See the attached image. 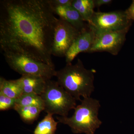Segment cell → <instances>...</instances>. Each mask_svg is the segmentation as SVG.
I'll return each instance as SVG.
<instances>
[{"label": "cell", "mask_w": 134, "mask_h": 134, "mask_svg": "<svg viewBox=\"0 0 134 134\" xmlns=\"http://www.w3.org/2000/svg\"><path fill=\"white\" fill-rule=\"evenodd\" d=\"M58 18L49 0L0 1V47L54 67L52 50Z\"/></svg>", "instance_id": "1"}, {"label": "cell", "mask_w": 134, "mask_h": 134, "mask_svg": "<svg viewBox=\"0 0 134 134\" xmlns=\"http://www.w3.org/2000/svg\"><path fill=\"white\" fill-rule=\"evenodd\" d=\"M55 76L60 86L76 100L81 101V97H90L94 91L93 73L85 68L80 59L74 65L66 64L63 68L56 71Z\"/></svg>", "instance_id": "2"}, {"label": "cell", "mask_w": 134, "mask_h": 134, "mask_svg": "<svg viewBox=\"0 0 134 134\" xmlns=\"http://www.w3.org/2000/svg\"><path fill=\"white\" fill-rule=\"evenodd\" d=\"M70 117H57L58 122L68 125L75 134H95L102 122L98 119L99 101L91 97L83 98Z\"/></svg>", "instance_id": "3"}, {"label": "cell", "mask_w": 134, "mask_h": 134, "mask_svg": "<svg viewBox=\"0 0 134 134\" xmlns=\"http://www.w3.org/2000/svg\"><path fill=\"white\" fill-rule=\"evenodd\" d=\"M44 111L47 113L67 117L70 110L76 107V100L67 92L57 81L47 79L44 90L41 94Z\"/></svg>", "instance_id": "4"}, {"label": "cell", "mask_w": 134, "mask_h": 134, "mask_svg": "<svg viewBox=\"0 0 134 134\" xmlns=\"http://www.w3.org/2000/svg\"><path fill=\"white\" fill-rule=\"evenodd\" d=\"M3 55L9 67L22 76H36L47 79L56 76L54 67L30 56L9 51L3 52Z\"/></svg>", "instance_id": "5"}, {"label": "cell", "mask_w": 134, "mask_h": 134, "mask_svg": "<svg viewBox=\"0 0 134 134\" xmlns=\"http://www.w3.org/2000/svg\"><path fill=\"white\" fill-rule=\"evenodd\" d=\"M132 22L125 11L95 12L91 21L88 24L96 35L105 32L129 30Z\"/></svg>", "instance_id": "6"}, {"label": "cell", "mask_w": 134, "mask_h": 134, "mask_svg": "<svg viewBox=\"0 0 134 134\" xmlns=\"http://www.w3.org/2000/svg\"><path fill=\"white\" fill-rule=\"evenodd\" d=\"M81 31L59 18L54 28L52 55L65 57L68 50Z\"/></svg>", "instance_id": "7"}, {"label": "cell", "mask_w": 134, "mask_h": 134, "mask_svg": "<svg viewBox=\"0 0 134 134\" xmlns=\"http://www.w3.org/2000/svg\"><path fill=\"white\" fill-rule=\"evenodd\" d=\"M129 29L105 32L96 35L92 46L88 53L106 52L113 55L119 52L126 40Z\"/></svg>", "instance_id": "8"}, {"label": "cell", "mask_w": 134, "mask_h": 134, "mask_svg": "<svg viewBox=\"0 0 134 134\" xmlns=\"http://www.w3.org/2000/svg\"><path fill=\"white\" fill-rule=\"evenodd\" d=\"M96 34L88 24L80 32L75 40L65 55L67 64L72 63L79 54L88 53L95 40Z\"/></svg>", "instance_id": "9"}, {"label": "cell", "mask_w": 134, "mask_h": 134, "mask_svg": "<svg viewBox=\"0 0 134 134\" xmlns=\"http://www.w3.org/2000/svg\"><path fill=\"white\" fill-rule=\"evenodd\" d=\"M51 7L54 15H58L59 18L69 23L79 31H81L88 25L72 5Z\"/></svg>", "instance_id": "10"}, {"label": "cell", "mask_w": 134, "mask_h": 134, "mask_svg": "<svg viewBox=\"0 0 134 134\" xmlns=\"http://www.w3.org/2000/svg\"><path fill=\"white\" fill-rule=\"evenodd\" d=\"M47 79L41 76L25 75L14 81L21 88L23 93L41 96L44 90Z\"/></svg>", "instance_id": "11"}, {"label": "cell", "mask_w": 134, "mask_h": 134, "mask_svg": "<svg viewBox=\"0 0 134 134\" xmlns=\"http://www.w3.org/2000/svg\"><path fill=\"white\" fill-rule=\"evenodd\" d=\"M72 5L79 12L84 21H91L94 14V5L93 0H73Z\"/></svg>", "instance_id": "12"}, {"label": "cell", "mask_w": 134, "mask_h": 134, "mask_svg": "<svg viewBox=\"0 0 134 134\" xmlns=\"http://www.w3.org/2000/svg\"><path fill=\"white\" fill-rule=\"evenodd\" d=\"M0 93L10 98L16 99L23 93L21 88L14 80H7L1 77Z\"/></svg>", "instance_id": "13"}, {"label": "cell", "mask_w": 134, "mask_h": 134, "mask_svg": "<svg viewBox=\"0 0 134 134\" xmlns=\"http://www.w3.org/2000/svg\"><path fill=\"white\" fill-rule=\"evenodd\" d=\"M52 114L47 113L44 119L38 122L34 134H54L58 121H55Z\"/></svg>", "instance_id": "14"}, {"label": "cell", "mask_w": 134, "mask_h": 134, "mask_svg": "<svg viewBox=\"0 0 134 134\" xmlns=\"http://www.w3.org/2000/svg\"><path fill=\"white\" fill-rule=\"evenodd\" d=\"M35 106L44 110V101L41 96L34 93H23L16 100L14 107Z\"/></svg>", "instance_id": "15"}, {"label": "cell", "mask_w": 134, "mask_h": 134, "mask_svg": "<svg viewBox=\"0 0 134 134\" xmlns=\"http://www.w3.org/2000/svg\"><path fill=\"white\" fill-rule=\"evenodd\" d=\"M13 109L19 114L22 119L26 121H32L37 119L43 109L35 106L14 107Z\"/></svg>", "instance_id": "16"}, {"label": "cell", "mask_w": 134, "mask_h": 134, "mask_svg": "<svg viewBox=\"0 0 134 134\" xmlns=\"http://www.w3.org/2000/svg\"><path fill=\"white\" fill-rule=\"evenodd\" d=\"M15 99L10 98L0 93V110L5 111L13 109L15 104Z\"/></svg>", "instance_id": "17"}, {"label": "cell", "mask_w": 134, "mask_h": 134, "mask_svg": "<svg viewBox=\"0 0 134 134\" xmlns=\"http://www.w3.org/2000/svg\"><path fill=\"white\" fill-rule=\"evenodd\" d=\"M51 6H70L72 5L73 0H49Z\"/></svg>", "instance_id": "18"}, {"label": "cell", "mask_w": 134, "mask_h": 134, "mask_svg": "<svg viewBox=\"0 0 134 134\" xmlns=\"http://www.w3.org/2000/svg\"><path fill=\"white\" fill-rule=\"evenodd\" d=\"M125 12L130 20L134 21V0L129 7L125 10Z\"/></svg>", "instance_id": "19"}, {"label": "cell", "mask_w": 134, "mask_h": 134, "mask_svg": "<svg viewBox=\"0 0 134 134\" xmlns=\"http://www.w3.org/2000/svg\"><path fill=\"white\" fill-rule=\"evenodd\" d=\"M95 7H99L103 5H107L110 4L112 2L111 0H93Z\"/></svg>", "instance_id": "20"}]
</instances>
